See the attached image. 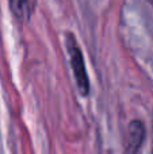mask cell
Returning a JSON list of instances; mask_svg holds the SVG:
<instances>
[{
	"label": "cell",
	"instance_id": "1",
	"mask_svg": "<svg viewBox=\"0 0 153 154\" xmlns=\"http://www.w3.org/2000/svg\"><path fill=\"white\" fill-rule=\"evenodd\" d=\"M65 46H67V51L69 56L70 68H72L73 76H75V81L77 85V89L81 96H88L89 95V79L88 73L86 69V64H84V57L81 53V49L77 43L76 37L72 32H68L65 37Z\"/></svg>",
	"mask_w": 153,
	"mask_h": 154
},
{
	"label": "cell",
	"instance_id": "2",
	"mask_svg": "<svg viewBox=\"0 0 153 154\" xmlns=\"http://www.w3.org/2000/svg\"><path fill=\"white\" fill-rule=\"evenodd\" d=\"M146 137V128L144 122L136 119L127 126L126 137H125V150L126 154H137L141 149Z\"/></svg>",
	"mask_w": 153,
	"mask_h": 154
},
{
	"label": "cell",
	"instance_id": "3",
	"mask_svg": "<svg viewBox=\"0 0 153 154\" xmlns=\"http://www.w3.org/2000/svg\"><path fill=\"white\" fill-rule=\"evenodd\" d=\"M14 15L20 22H29L37 7V0H10Z\"/></svg>",
	"mask_w": 153,
	"mask_h": 154
},
{
	"label": "cell",
	"instance_id": "4",
	"mask_svg": "<svg viewBox=\"0 0 153 154\" xmlns=\"http://www.w3.org/2000/svg\"><path fill=\"white\" fill-rule=\"evenodd\" d=\"M148 2H149V3H151V4H152V5H153V0H148Z\"/></svg>",
	"mask_w": 153,
	"mask_h": 154
},
{
	"label": "cell",
	"instance_id": "5",
	"mask_svg": "<svg viewBox=\"0 0 153 154\" xmlns=\"http://www.w3.org/2000/svg\"><path fill=\"white\" fill-rule=\"evenodd\" d=\"M151 154H153V146H152V153Z\"/></svg>",
	"mask_w": 153,
	"mask_h": 154
}]
</instances>
